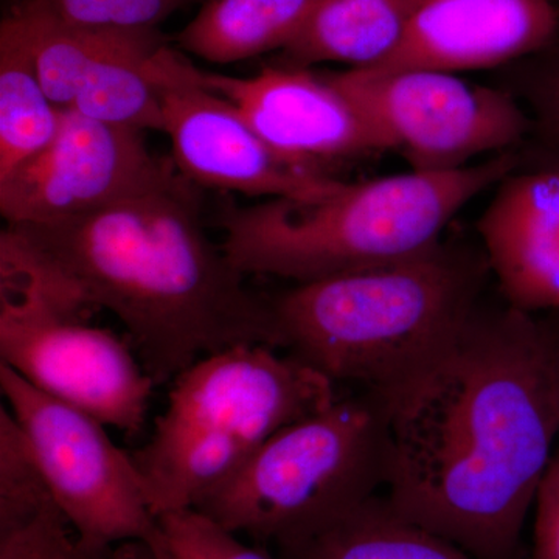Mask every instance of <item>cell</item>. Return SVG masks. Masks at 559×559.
<instances>
[{"mask_svg": "<svg viewBox=\"0 0 559 559\" xmlns=\"http://www.w3.org/2000/svg\"><path fill=\"white\" fill-rule=\"evenodd\" d=\"M109 559H162L153 547L140 540L120 544L114 549Z\"/></svg>", "mask_w": 559, "mask_h": 559, "instance_id": "26", "label": "cell"}, {"mask_svg": "<svg viewBox=\"0 0 559 559\" xmlns=\"http://www.w3.org/2000/svg\"><path fill=\"white\" fill-rule=\"evenodd\" d=\"M532 559H559V448L536 495Z\"/></svg>", "mask_w": 559, "mask_h": 559, "instance_id": "24", "label": "cell"}, {"mask_svg": "<svg viewBox=\"0 0 559 559\" xmlns=\"http://www.w3.org/2000/svg\"><path fill=\"white\" fill-rule=\"evenodd\" d=\"M282 559H476L371 496L314 535L280 549Z\"/></svg>", "mask_w": 559, "mask_h": 559, "instance_id": "17", "label": "cell"}, {"mask_svg": "<svg viewBox=\"0 0 559 559\" xmlns=\"http://www.w3.org/2000/svg\"><path fill=\"white\" fill-rule=\"evenodd\" d=\"M477 231L503 300L533 316L559 312V170L511 171Z\"/></svg>", "mask_w": 559, "mask_h": 559, "instance_id": "14", "label": "cell"}, {"mask_svg": "<svg viewBox=\"0 0 559 559\" xmlns=\"http://www.w3.org/2000/svg\"><path fill=\"white\" fill-rule=\"evenodd\" d=\"M318 0H205L179 32L180 49L213 64H231L283 50Z\"/></svg>", "mask_w": 559, "mask_h": 559, "instance_id": "18", "label": "cell"}, {"mask_svg": "<svg viewBox=\"0 0 559 559\" xmlns=\"http://www.w3.org/2000/svg\"><path fill=\"white\" fill-rule=\"evenodd\" d=\"M0 389L51 498L84 547L108 555L120 544L140 540L170 559L142 474L132 455L110 440L105 425L40 392L5 364H0Z\"/></svg>", "mask_w": 559, "mask_h": 559, "instance_id": "8", "label": "cell"}, {"mask_svg": "<svg viewBox=\"0 0 559 559\" xmlns=\"http://www.w3.org/2000/svg\"><path fill=\"white\" fill-rule=\"evenodd\" d=\"M380 395L392 509L476 559H524L559 433L536 316L484 297L432 359Z\"/></svg>", "mask_w": 559, "mask_h": 559, "instance_id": "1", "label": "cell"}, {"mask_svg": "<svg viewBox=\"0 0 559 559\" xmlns=\"http://www.w3.org/2000/svg\"><path fill=\"white\" fill-rule=\"evenodd\" d=\"M157 28H100L97 51L69 109L140 132H164Z\"/></svg>", "mask_w": 559, "mask_h": 559, "instance_id": "15", "label": "cell"}, {"mask_svg": "<svg viewBox=\"0 0 559 559\" xmlns=\"http://www.w3.org/2000/svg\"><path fill=\"white\" fill-rule=\"evenodd\" d=\"M385 476V404L364 389L280 430L194 510L280 550L377 495Z\"/></svg>", "mask_w": 559, "mask_h": 559, "instance_id": "6", "label": "cell"}, {"mask_svg": "<svg viewBox=\"0 0 559 559\" xmlns=\"http://www.w3.org/2000/svg\"><path fill=\"white\" fill-rule=\"evenodd\" d=\"M518 167L513 150L455 171L342 180L310 200L227 205L219 245L245 275L308 283L371 270L439 242L460 210Z\"/></svg>", "mask_w": 559, "mask_h": 559, "instance_id": "4", "label": "cell"}, {"mask_svg": "<svg viewBox=\"0 0 559 559\" xmlns=\"http://www.w3.org/2000/svg\"><path fill=\"white\" fill-rule=\"evenodd\" d=\"M53 20L87 28H157L194 0H21Z\"/></svg>", "mask_w": 559, "mask_h": 559, "instance_id": "22", "label": "cell"}, {"mask_svg": "<svg viewBox=\"0 0 559 559\" xmlns=\"http://www.w3.org/2000/svg\"><path fill=\"white\" fill-rule=\"evenodd\" d=\"M544 355L559 406V312L536 316Z\"/></svg>", "mask_w": 559, "mask_h": 559, "instance_id": "25", "label": "cell"}, {"mask_svg": "<svg viewBox=\"0 0 559 559\" xmlns=\"http://www.w3.org/2000/svg\"><path fill=\"white\" fill-rule=\"evenodd\" d=\"M491 277L480 241L450 237L395 263L294 283L270 297L278 349L334 384L388 392L459 333Z\"/></svg>", "mask_w": 559, "mask_h": 559, "instance_id": "3", "label": "cell"}, {"mask_svg": "<svg viewBox=\"0 0 559 559\" xmlns=\"http://www.w3.org/2000/svg\"><path fill=\"white\" fill-rule=\"evenodd\" d=\"M112 551L100 555L84 547L53 498L0 513V559H109Z\"/></svg>", "mask_w": 559, "mask_h": 559, "instance_id": "21", "label": "cell"}, {"mask_svg": "<svg viewBox=\"0 0 559 559\" xmlns=\"http://www.w3.org/2000/svg\"><path fill=\"white\" fill-rule=\"evenodd\" d=\"M157 86L176 167L193 186L266 200H310L342 182L280 156L240 110L202 83L201 69L168 46L157 64Z\"/></svg>", "mask_w": 559, "mask_h": 559, "instance_id": "10", "label": "cell"}, {"mask_svg": "<svg viewBox=\"0 0 559 559\" xmlns=\"http://www.w3.org/2000/svg\"><path fill=\"white\" fill-rule=\"evenodd\" d=\"M492 84L509 91L530 119L520 167L559 170V36L538 53L495 70Z\"/></svg>", "mask_w": 559, "mask_h": 559, "instance_id": "20", "label": "cell"}, {"mask_svg": "<svg viewBox=\"0 0 559 559\" xmlns=\"http://www.w3.org/2000/svg\"><path fill=\"white\" fill-rule=\"evenodd\" d=\"M201 80L240 110L272 150L311 175L337 179V167L389 151L366 112L329 73L275 64L249 79L201 70Z\"/></svg>", "mask_w": 559, "mask_h": 559, "instance_id": "12", "label": "cell"}, {"mask_svg": "<svg viewBox=\"0 0 559 559\" xmlns=\"http://www.w3.org/2000/svg\"><path fill=\"white\" fill-rule=\"evenodd\" d=\"M329 75L412 171L460 170L488 154L520 150L528 135L527 112L496 84L481 86L429 69H348Z\"/></svg>", "mask_w": 559, "mask_h": 559, "instance_id": "9", "label": "cell"}, {"mask_svg": "<svg viewBox=\"0 0 559 559\" xmlns=\"http://www.w3.org/2000/svg\"><path fill=\"white\" fill-rule=\"evenodd\" d=\"M90 311L27 253L0 246V364L103 425L138 432L156 382L134 348L87 322Z\"/></svg>", "mask_w": 559, "mask_h": 559, "instance_id": "7", "label": "cell"}, {"mask_svg": "<svg viewBox=\"0 0 559 559\" xmlns=\"http://www.w3.org/2000/svg\"><path fill=\"white\" fill-rule=\"evenodd\" d=\"M337 400L334 382L267 345L205 356L173 381L153 436L132 454L157 518L194 510L280 430Z\"/></svg>", "mask_w": 559, "mask_h": 559, "instance_id": "5", "label": "cell"}, {"mask_svg": "<svg viewBox=\"0 0 559 559\" xmlns=\"http://www.w3.org/2000/svg\"><path fill=\"white\" fill-rule=\"evenodd\" d=\"M170 559H274L197 510L159 518Z\"/></svg>", "mask_w": 559, "mask_h": 559, "instance_id": "23", "label": "cell"}, {"mask_svg": "<svg viewBox=\"0 0 559 559\" xmlns=\"http://www.w3.org/2000/svg\"><path fill=\"white\" fill-rule=\"evenodd\" d=\"M200 210L193 183L176 171L86 215L7 229L87 307L116 316L164 384L235 345L278 349L270 297L210 240Z\"/></svg>", "mask_w": 559, "mask_h": 559, "instance_id": "2", "label": "cell"}, {"mask_svg": "<svg viewBox=\"0 0 559 559\" xmlns=\"http://www.w3.org/2000/svg\"><path fill=\"white\" fill-rule=\"evenodd\" d=\"M555 2H557V3H558V5H559V0H555Z\"/></svg>", "mask_w": 559, "mask_h": 559, "instance_id": "27", "label": "cell"}, {"mask_svg": "<svg viewBox=\"0 0 559 559\" xmlns=\"http://www.w3.org/2000/svg\"><path fill=\"white\" fill-rule=\"evenodd\" d=\"M558 36L555 0H419L399 51L371 70H499Z\"/></svg>", "mask_w": 559, "mask_h": 559, "instance_id": "13", "label": "cell"}, {"mask_svg": "<svg viewBox=\"0 0 559 559\" xmlns=\"http://www.w3.org/2000/svg\"><path fill=\"white\" fill-rule=\"evenodd\" d=\"M143 132L62 109L49 145L0 179V213L9 226L86 215L170 178Z\"/></svg>", "mask_w": 559, "mask_h": 559, "instance_id": "11", "label": "cell"}, {"mask_svg": "<svg viewBox=\"0 0 559 559\" xmlns=\"http://www.w3.org/2000/svg\"><path fill=\"white\" fill-rule=\"evenodd\" d=\"M418 5L419 0H318L280 64L381 68L399 51Z\"/></svg>", "mask_w": 559, "mask_h": 559, "instance_id": "16", "label": "cell"}, {"mask_svg": "<svg viewBox=\"0 0 559 559\" xmlns=\"http://www.w3.org/2000/svg\"><path fill=\"white\" fill-rule=\"evenodd\" d=\"M61 117L40 83L20 24L7 14L0 25V179L49 145Z\"/></svg>", "mask_w": 559, "mask_h": 559, "instance_id": "19", "label": "cell"}]
</instances>
